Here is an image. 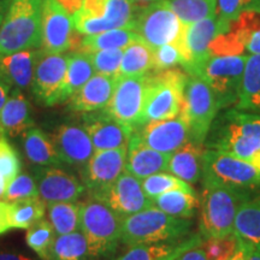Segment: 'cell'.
I'll list each match as a JSON object with an SVG mask.
<instances>
[{"label":"cell","mask_w":260,"mask_h":260,"mask_svg":"<svg viewBox=\"0 0 260 260\" xmlns=\"http://www.w3.org/2000/svg\"><path fill=\"white\" fill-rule=\"evenodd\" d=\"M151 70H153V48L142 39L124 48L118 77L145 75Z\"/></svg>","instance_id":"cell-34"},{"label":"cell","mask_w":260,"mask_h":260,"mask_svg":"<svg viewBox=\"0 0 260 260\" xmlns=\"http://www.w3.org/2000/svg\"><path fill=\"white\" fill-rule=\"evenodd\" d=\"M10 84L6 82V80L3 79L2 76H0V111H2L3 106L5 105L6 100H8V95H9V92H10Z\"/></svg>","instance_id":"cell-51"},{"label":"cell","mask_w":260,"mask_h":260,"mask_svg":"<svg viewBox=\"0 0 260 260\" xmlns=\"http://www.w3.org/2000/svg\"><path fill=\"white\" fill-rule=\"evenodd\" d=\"M201 234H194L171 242L136 245L113 260H178L182 254L204 242Z\"/></svg>","instance_id":"cell-24"},{"label":"cell","mask_w":260,"mask_h":260,"mask_svg":"<svg viewBox=\"0 0 260 260\" xmlns=\"http://www.w3.org/2000/svg\"><path fill=\"white\" fill-rule=\"evenodd\" d=\"M186 63V51L183 44V32L176 42L159 46L153 50V70L164 71L174 69L178 64Z\"/></svg>","instance_id":"cell-41"},{"label":"cell","mask_w":260,"mask_h":260,"mask_svg":"<svg viewBox=\"0 0 260 260\" xmlns=\"http://www.w3.org/2000/svg\"><path fill=\"white\" fill-rule=\"evenodd\" d=\"M82 118V125L88 133L94 151L128 148L134 129L117 121L104 109L86 113Z\"/></svg>","instance_id":"cell-19"},{"label":"cell","mask_w":260,"mask_h":260,"mask_svg":"<svg viewBox=\"0 0 260 260\" xmlns=\"http://www.w3.org/2000/svg\"><path fill=\"white\" fill-rule=\"evenodd\" d=\"M136 10L130 0H83L71 18L75 29L82 35L121 28L132 30Z\"/></svg>","instance_id":"cell-7"},{"label":"cell","mask_w":260,"mask_h":260,"mask_svg":"<svg viewBox=\"0 0 260 260\" xmlns=\"http://www.w3.org/2000/svg\"><path fill=\"white\" fill-rule=\"evenodd\" d=\"M142 188L145 194L153 201L159 195L167 193L172 189H194L187 182L182 181L169 171H161L158 174L151 175V176L141 180Z\"/></svg>","instance_id":"cell-40"},{"label":"cell","mask_w":260,"mask_h":260,"mask_svg":"<svg viewBox=\"0 0 260 260\" xmlns=\"http://www.w3.org/2000/svg\"><path fill=\"white\" fill-rule=\"evenodd\" d=\"M191 219L177 218L155 206L123 218L121 241L128 247L171 242L189 236Z\"/></svg>","instance_id":"cell-3"},{"label":"cell","mask_w":260,"mask_h":260,"mask_svg":"<svg viewBox=\"0 0 260 260\" xmlns=\"http://www.w3.org/2000/svg\"><path fill=\"white\" fill-rule=\"evenodd\" d=\"M77 30L71 15L58 0H42V41L44 53L57 54L71 50Z\"/></svg>","instance_id":"cell-14"},{"label":"cell","mask_w":260,"mask_h":260,"mask_svg":"<svg viewBox=\"0 0 260 260\" xmlns=\"http://www.w3.org/2000/svg\"><path fill=\"white\" fill-rule=\"evenodd\" d=\"M0 170L10 182L21 172V160L17 152L4 136H0Z\"/></svg>","instance_id":"cell-46"},{"label":"cell","mask_w":260,"mask_h":260,"mask_svg":"<svg viewBox=\"0 0 260 260\" xmlns=\"http://www.w3.org/2000/svg\"><path fill=\"white\" fill-rule=\"evenodd\" d=\"M234 234L240 241L260 252V194L252 195L240 207Z\"/></svg>","instance_id":"cell-29"},{"label":"cell","mask_w":260,"mask_h":260,"mask_svg":"<svg viewBox=\"0 0 260 260\" xmlns=\"http://www.w3.org/2000/svg\"><path fill=\"white\" fill-rule=\"evenodd\" d=\"M184 25L167 2L157 3L136 10L133 29L152 48L176 42Z\"/></svg>","instance_id":"cell-10"},{"label":"cell","mask_w":260,"mask_h":260,"mask_svg":"<svg viewBox=\"0 0 260 260\" xmlns=\"http://www.w3.org/2000/svg\"><path fill=\"white\" fill-rule=\"evenodd\" d=\"M123 51L124 50H102L88 53L95 74L118 77Z\"/></svg>","instance_id":"cell-43"},{"label":"cell","mask_w":260,"mask_h":260,"mask_svg":"<svg viewBox=\"0 0 260 260\" xmlns=\"http://www.w3.org/2000/svg\"><path fill=\"white\" fill-rule=\"evenodd\" d=\"M200 200L194 189H172L159 195L153 206L177 218L191 219L197 213Z\"/></svg>","instance_id":"cell-32"},{"label":"cell","mask_w":260,"mask_h":260,"mask_svg":"<svg viewBox=\"0 0 260 260\" xmlns=\"http://www.w3.org/2000/svg\"><path fill=\"white\" fill-rule=\"evenodd\" d=\"M165 2L183 25L216 16L217 0H165Z\"/></svg>","instance_id":"cell-38"},{"label":"cell","mask_w":260,"mask_h":260,"mask_svg":"<svg viewBox=\"0 0 260 260\" xmlns=\"http://www.w3.org/2000/svg\"><path fill=\"white\" fill-rule=\"evenodd\" d=\"M122 223L123 217L103 201L90 198L81 204L80 230L96 259L112 254L122 242Z\"/></svg>","instance_id":"cell-6"},{"label":"cell","mask_w":260,"mask_h":260,"mask_svg":"<svg viewBox=\"0 0 260 260\" xmlns=\"http://www.w3.org/2000/svg\"><path fill=\"white\" fill-rule=\"evenodd\" d=\"M68 56H69V63H68L63 87V103L70 99L83 84L88 82L95 73L88 53L76 51Z\"/></svg>","instance_id":"cell-35"},{"label":"cell","mask_w":260,"mask_h":260,"mask_svg":"<svg viewBox=\"0 0 260 260\" xmlns=\"http://www.w3.org/2000/svg\"><path fill=\"white\" fill-rule=\"evenodd\" d=\"M200 203V234L204 239H218L234 234L240 207L252 193L234 189L219 182L203 178Z\"/></svg>","instance_id":"cell-2"},{"label":"cell","mask_w":260,"mask_h":260,"mask_svg":"<svg viewBox=\"0 0 260 260\" xmlns=\"http://www.w3.org/2000/svg\"><path fill=\"white\" fill-rule=\"evenodd\" d=\"M0 260H32L30 256L17 251H0Z\"/></svg>","instance_id":"cell-49"},{"label":"cell","mask_w":260,"mask_h":260,"mask_svg":"<svg viewBox=\"0 0 260 260\" xmlns=\"http://www.w3.org/2000/svg\"><path fill=\"white\" fill-rule=\"evenodd\" d=\"M240 243H241V246H242L243 254H245L246 260H260V252L259 251H256L255 248H253V247L246 245V243H243L241 241H240Z\"/></svg>","instance_id":"cell-52"},{"label":"cell","mask_w":260,"mask_h":260,"mask_svg":"<svg viewBox=\"0 0 260 260\" xmlns=\"http://www.w3.org/2000/svg\"><path fill=\"white\" fill-rule=\"evenodd\" d=\"M135 133L148 147L167 154L189 142V129L181 113L175 118L145 123Z\"/></svg>","instance_id":"cell-20"},{"label":"cell","mask_w":260,"mask_h":260,"mask_svg":"<svg viewBox=\"0 0 260 260\" xmlns=\"http://www.w3.org/2000/svg\"><path fill=\"white\" fill-rule=\"evenodd\" d=\"M81 204L61 201L47 205V216L57 236L80 230Z\"/></svg>","instance_id":"cell-36"},{"label":"cell","mask_w":260,"mask_h":260,"mask_svg":"<svg viewBox=\"0 0 260 260\" xmlns=\"http://www.w3.org/2000/svg\"><path fill=\"white\" fill-rule=\"evenodd\" d=\"M178 260H207V256L205 254L203 247L198 246L182 254Z\"/></svg>","instance_id":"cell-48"},{"label":"cell","mask_w":260,"mask_h":260,"mask_svg":"<svg viewBox=\"0 0 260 260\" xmlns=\"http://www.w3.org/2000/svg\"><path fill=\"white\" fill-rule=\"evenodd\" d=\"M24 153L28 160L37 167H60V160L53 140L41 129L31 126L22 138Z\"/></svg>","instance_id":"cell-28"},{"label":"cell","mask_w":260,"mask_h":260,"mask_svg":"<svg viewBox=\"0 0 260 260\" xmlns=\"http://www.w3.org/2000/svg\"><path fill=\"white\" fill-rule=\"evenodd\" d=\"M126 148L95 151L83 167L82 181L86 190L94 197L105 190L125 171Z\"/></svg>","instance_id":"cell-16"},{"label":"cell","mask_w":260,"mask_h":260,"mask_svg":"<svg viewBox=\"0 0 260 260\" xmlns=\"http://www.w3.org/2000/svg\"><path fill=\"white\" fill-rule=\"evenodd\" d=\"M37 197H39V190L34 177L28 174H19L10 182L2 199L11 204Z\"/></svg>","instance_id":"cell-42"},{"label":"cell","mask_w":260,"mask_h":260,"mask_svg":"<svg viewBox=\"0 0 260 260\" xmlns=\"http://www.w3.org/2000/svg\"><path fill=\"white\" fill-rule=\"evenodd\" d=\"M147 80L148 74L118 77L110 103L104 110L123 124L138 129L142 125Z\"/></svg>","instance_id":"cell-12"},{"label":"cell","mask_w":260,"mask_h":260,"mask_svg":"<svg viewBox=\"0 0 260 260\" xmlns=\"http://www.w3.org/2000/svg\"><path fill=\"white\" fill-rule=\"evenodd\" d=\"M230 260H246L245 259V254H243L242 246H241V243H240V241H239V247H237L235 254L232 256V259H230Z\"/></svg>","instance_id":"cell-55"},{"label":"cell","mask_w":260,"mask_h":260,"mask_svg":"<svg viewBox=\"0 0 260 260\" xmlns=\"http://www.w3.org/2000/svg\"><path fill=\"white\" fill-rule=\"evenodd\" d=\"M130 2H132V4L134 5L136 9H141V8H146V6L148 5L165 2V0H130Z\"/></svg>","instance_id":"cell-53"},{"label":"cell","mask_w":260,"mask_h":260,"mask_svg":"<svg viewBox=\"0 0 260 260\" xmlns=\"http://www.w3.org/2000/svg\"><path fill=\"white\" fill-rule=\"evenodd\" d=\"M219 110L216 95L209 84L199 76L188 75L181 115L189 129V142L204 146Z\"/></svg>","instance_id":"cell-8"},{"label":"cell","mask_w":260,"mask_h":260,"mask_svg":"<svg viewBox=\"0 0 260 260\" xmlns=\"http://www.w3.org/2000/svg\"><path fill=\"white\" fill-rule=\"evenodd\" d=\"M254 0H217L216 17L225 28L235 22L243 10L249 8Z\"/></svg>","instance_id":"cell-45"},{"label":"cell","mask_w":260,"mask_h":260,"mask_svg":"<svg viewBox=\"0 0 260 260\" xmlns=\"http://www.w3.org/2000/svg\"><path fill=\"white\" fill-rule=\"evenodd\" d=\"M52 140L60 160L73 167L83 168L95 152L83 125H60L52 136Z\"/></svg>","instance_id":"cell-21"},{"label":"cell","mask_w":260,"mask_h":260,"mask_svg":"<svg viewBox=\"0 0 260 260\" xmlns=\"http://www.w3.org/2000/svg\"><path fill=\"white\" fill-rule=\"evenodd\" d=\"M254 3H256V4L260 5V0H254Z\"/></svg>","instance_id":"cell-56"},{"label":"cell","mask_w":260,"mask_h":260,"mask_svg":"<svg viewBox=\"0 0 260 260\" xmlns=\"http://www.w3.org/2000/svg\"><path fill=\"white\" fill-rule=\"evenodd\" d=\"M42 0H12L0 25V56L41 47Z\"/></svg>","instance_id":"cell-4"},{"label":"cell","mask_w":260,"mask_h":260,"mask_svg":"<svg viewBox=\"0 0 260 260\" xmlns=\"http://www.w3.org/2000/svg\"><path fill=\"white\" fill-rule=\"evenodd\" d=\"M0 12H2V11H0ZM0 16H2V14H0Z\"/></svg>","instance_id":"cell-57"},{"label":"cell","mask_w":260,"mask_h":260,"mask_svg":"<svg viewBox=\"0 0 260 260\" xmlns=\"http://www.w3.org/2000/svg\"><path fill=\"white\" fill-rule=\"evenodd\" d=\"M11 229L10 225V203L0 201V235Z\"/></svg>","instance_id":"cell-47"},{"label":"cell","mask_w":260,"mask_h":260,"mask_svg":"<svg viewBox=\"0 0 260 260\" xmlns=\"http://www.w3.org/2000/svg\"><path fill=\"white\" fill-rule=\"evenodd\" d=\"M169 159L170 154L161 153L148 147L141 141L134 130L126 148V172L138 177L139 180H144L151 175L168 171Z\"/></svg>","instance_id":"cell-22"},{"label":"cell","mask_w":260,"mask_h":260,"mask_svg":"<svg viewBox=\"0 0 260 260\" xmlns=\"http://www.w3.org/2000/svg\"><path fill=\"white\" fill-rule=\"evenodd\" d=\"M138 40H141V37L134 30L126 28L112 29L98 34L84 35L81 38L76 51L90 53L102 50H124Z\"/></svg>","instance_id":"cell-31"},{"label":"cell","mask_w":260,"mask_h":260,"mask_svg":"<svg viewBox=\"0 0 260 260\" xmlns=\"http://www.w3.org/2000/svg\"><path fill=\"white\" fill-rule=\"evenodd\" d=\"M204 147L233 155L260 170V115L234 109L216 117Z\"/></svg>","instance_id":"cell-1"},{"label":"cell","mask_w":260,"mask_h":260,"mask_svg":"<svg viewBox=\"0 0 260 260\" xmlns=\"http://www.w3.org/2000/svg\"><path fill=\"white\" fill-rule=\"evenodd\" d=\"M9 184H10V181L6 178L4 172L0 170V198H3V195H4Z\"/></svg>","instance_id":"cell-54"},{"label":"cell","mask_w":260,"mask_h":260,"mask_svg":"<svg viewBox=\"0 0 260 260\" xmlns=\"http://www.w3.org/2000/svg\"><path fill=\"white\" fill-rule=\"evenodd\" d=\"M204 153V146L187 142L186 145L170 154L168 171L193 186L203 178Z\"/></svg>","instance_id":"cell-26"},{"label":"cell","mask_w":260,"mask_h":260,"mask_svg":"<svg viewBox=\"0 0 260 260\" xmlns=\"http://www.w3.org/2000/svg\"><path fill=\"white\" fill-rule=\"evenodd\" d=\"M32 177L37 182L39 197L46 203L76 201L86 187L74 175L59 167H37L32 169Z\"/></svg>","instance_id":"cell-18"},{"label":"cell","mask_w":260,"mask_h":260,"mask_svg":"<svg viewBox=\"0 0 260 260\" xmlns=\"http://www.w3.org/2000/svg\"><path fill=\"white\" fill-rule=\"evenodd\" d=\"M235 109L260 115V54L247 57L241 90Z\"/></svg>","instance_id":"cell-30"},{"label":"cell","mask_w":260,"mask_h":260,"mask_svg":"<svg viewBox=\"0 0 260 260\" xmlns=\"http://www.w3.org/2000/svg\"><path fill=\"white\" fill-rule=\"evenodd\" d=\"M47 205L40 197L10 204L11 229H28L44 218Z\"/></svg>","instance_id":"cell-37"},{"label":"cell","mask_w":260,"mask_h":260,"mask_svg":"<svg viewBox=\"0 0 260 260\" xmlns=\"http://www.w3.org/2000/svg\"><path fill=\"white\" fill-rule=\"evenodd\" d=\"M90 198L103 201L123 218L153 206V201L145 194L141 180L126 171L105 190Z\"/></svg>","instance_id":"cell-15"},{"label":"cell","mask_w":260,"mask_h":260,"mask_svg":"<svg viewBox=\"0 0 260 260\" xmlns=\"http://www.w3.org/2000/svg\"><path fill=\"white\" fill-rule=\"evenodd\" d=\"M203 178H211L234 189L252 193L260 187V170L223 152L205 148Z\"/></svg>","instance_id":"cell-11"},{"label":"cell","mask_w":260,"mask_h":260,"mask_svg":"<svg viewBox=\"0 0 260 260\" xmlns=\"http://www.w3.org/2000/svg\"><path fill=\"white\" fill-rule=\"evenodd\" d=\"M32 124L30 104L21 89H15L0 111V136L16 138L23 135Z\"/></svg>","instance_id":"cell-25"},{"label":"cell","mask_w":260,"mask_h":260,"mask_svg":"<svg viewBox=\"0 0 260 260\" xmlns=\"http://www.w3.org/2000/svg\"><path fill=\"white\" fill-rule=\"evenodd\" d=\"M69 56L44 53L38 51L31 88L38 102L44 106L63 103V87Z\"/></svg>","instance_id":"cell-13"},{"label":"cell","mask_w":260,"mask_h":260,"mask_svg":"<svg viewBox=\"0 0 260 260\" xmlns=\"http://www.w3.org/2000/svg\"><path fill=\"white\" fill-rule=\"evenodd\" d=\"M247 57L237 56H211L195 71L210 86L216 95L219 109L236 105L241 90Z\"/></svg>","instance_id":"cell-9"},{"label":"cell","mask_w":260,"mask_h":260,"mask_svg":"<svg viewBox=\"0 0 260 260\" xmlns=\"http://www.w3.org/2000/svg\"><path fill=\"white\" fill-rule=\"evenodd\" d=\"M220 22L214 17H209L184 25L183 44L186 51V63L183 68L188 75H194L210 56V47L214 39L220 32L228 30Z\"/></svg>","instance_id":"cell-17"},{"label":"cell","mask_w":260,"mask_h":260,"mask_svg":"<svg viewBox=\"0 0 260 260\" xmlns=\"http://www.w3.org/2000/svg\"><path fill=\"white\" fill-rule=\"evenodd\" d=\"M188 75L178 69L148 74L142 125L152 121L175 118L183 106Z\"/></svg>","instance_id":"cell-5"},{"label":"cell","mask_w":260,"mask_h":260,"mask_svg":"<svg viewBox=\"0 0 260 260\" xmlns=\"http://www.w3.org/2000/svg\"><path fill=\"white\" fill-rule=\"evenodd\" d=\"M47 260H96L84 234L79 230L56 236Z\"/></svg>","instance_id":"cell-33"},{"label":"cell","mask_w":260,"mask_h":260,"mask_svg":"<svg viewBox=\"0 0 260 260\" xmlns=\"http://www.w3.org/2000/svg\"><path fill=\"white\" fill-rule=\"evenodd\" d=\"M117 79L118 77L106 75H93L88 82L70 98L71 111L88 113L105 109L112 96Z\"/></svg>","instance_id":"cell-23"},{"label":"cell","mask_w":260,"mask_h":260,"mask_svg":"<svg viewBox=\"0 0 260 260\" xmlns=\"http://www.w3.org/2000/svg\"><path fill=\"white\" fill-rule=\"evenodd\" d=\"M201 247L207 260H230L239 247V240L235 234L218 239H205Z\"/></svg>","instance_id":"cell-44"},{"label":"cell","mask_w":260,"mask_h":260,"mask_svg":"<svg viewBox=\"0 0 260 260\" xmlns=\"http://www.w3.org/2000/svg\"><path fill=\"white\" fill-rule=\"evenodd\" d=\"M63 8L69 12L70 15H74L75 12H77L81 9V6L83 4V0H58Z\"/></svg>","instance_id":"cell-50"},{"label":"cell","mask_w":260,"mask_h":260,"mask_svg":"<svg viewBox=\"0 0 260 260\" xmlns=\"http://www.w3.org/2000/svg\"><path fill=\"white\" fill-rule=\"evenodd\" d=\"M38 51H19L0 56V76L16 89H25L30 86L34 76V67Z\"/></svg>","instance_id":"cell-27"},{"label":"cell","mask_w":260,"mask_h":260,"mask_svg":"<svg viewBox=\"0 0 260 260\" xmlns=\"http://www.w3.org/2000/svg\"><path fill=\"white\" fill-rule=\"evenodd\" d=\"M27 230V235H25L27 245L42 260H47L52 243L57 236L50 220L42 218L39 222L32 224Z\"/></svg>","instance_id":"cell-39"}]
</instances>
